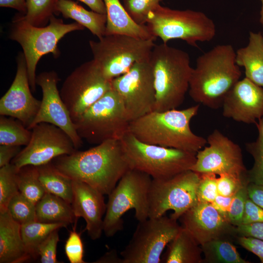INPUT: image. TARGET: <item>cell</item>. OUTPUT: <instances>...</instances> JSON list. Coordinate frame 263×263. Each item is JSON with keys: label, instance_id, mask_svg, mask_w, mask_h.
I'll return each instance as SVG.
<instances>
[{"label": "cell", "instance_id": "obj_1", "mask_svg": "<svg viewBox=\"0 0 263 263\" xmlns=\"http://www.w3.org/2000/svg\"><path fill=\"white\" fill-rule=\"evenodd\" d=\"M62 173L87 183L102 194L109 195L131 169L120 140H110L88 150H75L52 161Z\"/></svg>", "mask_w": 263, "mask_h": 263}, {"label": "cell", "instance_id": "obj_2", "mask_svg": "<svg viewBox=\"0 0 263 263\" xmlns=\"http://www.w3.org/2000/svg\"><path fill=\"white\" fill-rule=\"evenodd\" d=\"M241 75L233 46L218 45L197 58L189 80V95L197 103L218 109Z\"/></svg>", "mask_w": 263, "mask_h": 263}, {"label": "cell", "instance_id": "obj_3", "mask_svg": "<svg viewBox=\"0 0 263 263\" xmlns=\"http://www.w3.org/2000/svg\"><path fill=\"white\" fill-rule=\"evenodd\" d=\"M199 108L197 105L181 110L153 111L131 121L129 131L146 143L197 153L207 143L190 127Z\"/></svg>", "mask_w": 263, "mask_h": 263}, {"label": "cell", "instance_id": "obj_4", "mask_svg": "<svg viewBox=\"0 0 263 263\" xmlns=\"http://www.w3.org/2000/svg\"><path fill=\"white\" fill-rule=\"evenodd\" d=\"M149 62L156 91L154 111L176 109L183 102L189 89L193 68L188 54L167 43L155 44Z\"/></svg>", "mask_w": 263, "mask_h": 263}, {"label": "cell", "instance_id": "obj_5", "mask_svg": "<svg viewBox=\"0 0 263 263\" xmlns=\"http://www.w3.org/2000/svg\"><path fill=\"white\" fill-rule=\"evenodd\" d=\"M84 27L76 22L64 23L62 19L53 15L47 26H37L31 24L22 18L20 14L14 18L9 38L17 42L22 47L26 63L31 89L36 88V68L44 55L52 54L57 57L60 55L57 47L59 41L67 34L83 30Z\"/></svg>", "mask_w": 263, "mask_h": 263}, {"label": "cell", "instance_id": "obj_6", "mask_svg": "<svg viewBox=\"0 0 263 263\" xmlns=\"http://www.w3.org/2000/svg\"><path fill=\"white\" fill-rule=\"evenodd\" d=\"M120 141L131 169L152 179L172 177L190 169L196 161V153L146 143L129 131Z\"/></svg>", "mask_w": 263, "mask_h": 263}, {"label": "cell", "instance_id": "obj_7", "mask_svg": "<svg viewBox=\"0 0 263 263\" xmlns=\"http://www.w3.org/2000/svg\"><path fill=\"white\" fill-rule=\"evenodd\" d=\"M146 24L151 35L164 43L180 39L197 47V42L210 41L216 35L214 21L204 13L172 9L160 4L150 13Z\"/></svg>", "mask_w": 263, "mask_h": 263}, {"label": "cell", "instance_id": "obj_8", "mask_svg": "<svg viewBox=\"0 0 263 263\" xmlns=\"http://www.w3.org/2000/svg\"><path fill=\"white\" fill-rule=\"evenodd\" d=\"M152 178L148 174L130 169L108 195L103 220V232L113 236L123 228V216L133 209L138 221L149 218V194Z\"/></svg>", "mask_w": 263, "mask_h": 263}, {"label": "cell", "instance_id": "obj_9", "mask_svg": "<svg viewBox=\"0 0 263 263\" xmlns=\"http://www.w3.org/2000/svg\"><path fill=\"white\" fill-rule=\"evenodd\" d=\"M130 122L120 96L112 88L73 123L82 139L96 145L121 140L129 131Z\"/></svg>", "mask_w": 263, "mask_h": 263}, {"label": "cell", "instance_id": "obj_10", "mask_svg": "<svg viewBox=\"0 0 263 263\" xmlns=\"http://www.w3.org/2000/svg\"><path fill=\"white\" fill-rule=\"evenodd\" d=\"M155 39L112 34L89 43L93 59L104 76L111 81L127 73L134 63L149 60Z\"/></svg>", "mask_w": 263, "mask_h": 263}, {"label": "cell", "instance_id": "obj_11", "mask_svg": "<svg viewBox=\"0 0 263 263\" xmlns=\"http://www.w3.org/2000/svg\"><path fill=\"white\" fill-rule=\"evenodd\" d=\"M200 175L191 169L167 179H152L149 194V218L159 217L169 210L176 220L198 203Z\"/></svg>", "mask_w": 263, "mask_h": 263}, {"label": "cell", "instance_id": "obj_12", "mask_svg": "<svg viewBox=\"0 0 263 263\" xmlns=\"http://www.w3.org/2000/svg\"><path fill=\"white\" fill-rule=\"evenodd\" d=\"M181 228L177 220L165 215L139 221L120 252L123 263H161L163 251Z\"/></svg>", "mask_w": 263, "mask_h": 263}, {"label": "cell", "instance_id": "obj_13", "mask_svg": "<svg viewBox=\"0 0 263 263\" xmlns=\"http://www.w3.org/2000/svg\"><path fill=\"white\" fill-rule=\"evenodd\" d=\"M111 81L104 76L93 59L81 64L66 77L59 93L73 122L112 89Z\"/></svg>", "mask_w": 263, "mask_h": 263}, {"label": "cell", "instance_id": "obj_14", "mask_svg": "<svg viewBox=\"0 0 263 263\" xmlns=\"http://www.w3.org/2000/svg\"><path fill=\"white\" fill-rule=\"evenodd\" d=\"M111 83L123 102L130 122L154 111L156 91L149 60L134 63Z\"/></svg>", "mask_w": 263, "mask_h": 263}, {"label": "cell", "instance_id": "obj_15", "mask_svg": "<svg viewBox=\"0 0 263 263\" xmlns=\"http://www.w3.org/2000/svg\"><path fill=\"white\" fill-rule=\"evenodd\" d=\"M31 130L29 143L11 162L19 169L28 165H45L56 157L71 154L77 150L70 137L53 124L39 123Z\"/></svg>", "mask_w": 263, "mask_h": 263}, {"label": "cell", "instance_id": "obj_16", "mask_svg": "<svg viewBox=\"0 0 263 263\" xmlns=\"http://www.w3.org/2000/svg\"><path fill=\"white\" fill-rule=\"evenodd\" d=\"M208 146L196 154V161L190 169L198 173H224L244 175L247 172L240 147L215 130L207 139Z\"/></svg>", "mask_w": 263, "mask_h": 263}, {"label": "cell", "instance_id": "obj_17", "mask_svg": "<svg viewBox=\"0 0 263 263\" xmlns=\"http://www.w3.org/2000/svg\"><path fill=\"white\" fill-rule=\"evenodd\" d=\"M60 79L54 71L40 73L36 77V84L42 90V98L38 112L28 129L42 122L53 124L64 131L71 138L76 150L83 145L68 110L63 102L57 83Z\"/></svg>", "mask_w": 263, "mask_h": 263}, {"label": "cell", "instance_id": "obj_18", "mask_svg": "<svg viewBox=\"0 0 263 263\" xmlns=\"http://www.w3.org/2000/svg\"><path fill=\"white\" fill-rule=\"evenodd\" d=\"M23 53L17 57V71L10 88L0 99V115L13 117L29 128L39 109L41 100L32 94Z\"/></svg>", "mask_w": 263, "mask_h": 263}, {"label": "cell", "instance_id": "obj_19", "mask_svg": "<svg viewBox=\"0 0 263 263\" xmlns=\"http://www.w3.org/2000/svg\"><path fill=\"white\" fill-rule=\"evenodd\" d=\"M201 245L213 239L237 237L236 226L231 224L210 203L199 202L186 211L179 219Z\"/></svg>", "mask_w": 263, "mask_h": 263}, {"label": "cell", "instance_id": "obj_20", "mask_svg": "<svg viewBox=\"0 0 263 263\" xmlns=\"http://www.w3.org/2000/svg\"><path fill=\"white\" fill-rule=\"evenodd\" d=\"M223 114L246 124H256L263 116V87L248 78L239 80L225 96Z\"/></svg>", "mask_w": 263, "mask_h": 263}, {"label": "cell", "instance_id": "obj_21", "mask_svg": "<svg viewBox=\"0 0 263 263\" xmlns=\"http://www.w3.org/2000/svg\"><path fill=\"white\" fill-rule=\"evenodd\" d=\"M73 199L71 206L76 218L86 222L85 230L92 240L100 238L103 231V216L107 205L104 195L87 183L73 180Z\"/></svg>", "mask_w": 263, "mask_h": 263}, {"label": "cell", "instance_id": "obj_22", "mask_svg": "<svg viewBox=\"0 0 263 263\" xmlns=\"http://www.w3.org/2000/svg\"><path fill=\"white\" fill-rule=\"evenodd\" d=\"M21 225L8 211L0 213V263H20L31 259L25 247Z\"/></svg>", "mask_w": 263, "mask_h": 263}, {"label": "cell", "instance_id": "obj_23", "mask_svg": "<svg viewBox=\"0 0 263 263\" xmlns=\"http://www.w3.org/2000/svg\"><path fill=\"white\" fill-rule=\"evenodd\" d=\"M107 16L105 35L122 34L148 39L156 38L146 25L136 23L119 0H103Z\"/></svg>", "mask_w": 263, "mask_h": 263}, {"label": "cell", "instance_id": "obj_24", "mask_svg": "<svg viewBox=\"0 0 263 263\" xmlns=\"http://www.w3.org/2000/svg\"><path fill=\"white\" fill-rule=\"evenodd\" d=\"M236 62L244 67L245 77L263 87V35L249 33L248 44L236 52Z\"/></svg>", "mask_w": 263, "mask_h": 263}, {"label": "cell", "instance_id": "obj_25", "mask_svg": "<svg viewBox=\"0 0 263 263\" xmlns=\"http://www.w3.org/2000/svg\"><path fill=\"white\" fill-rule=\"evenodd\" d=\"M167 247L166 252L161 257V263H202L203 252L201 245L182 226Z\"/></svg>", "mask_w": 263, "mask_h": 263}, {"label": "cell", "instance_id": "obj_26", "mask_svg": "<svg viewBox=\"0 0 263 263\" xmlns=\"http://www.w3.org/2000/svg\"><path fill=\"white\" fill-rule=\"evenodd\" d=\"M56 12L61 13L64 18L74 20L98 38L105 35L106 14L88 11L71 0H58Z\"/></svg>", "mask_w": 263, "mask_h": 263}, {"label": "cell", "instance_id": "obj_27", "mask_svg": "<svg viewBox=\"0 0 263 263\" xmlns=\"http://www.w3.org/2000/svg\"><path fill=\"white\" fill-rule=\"evenodd\" d=\"M36 220L45 223H63L67 225L76 222L71 204L62 198L46 192L36 205Z\"/></svg>", "mask_w": 263, "mask_h": 263}, {"label": "cell", "instance_id": "obj_28", "mask_svg": "<svg viewBox=\"0 0 263 263\" xmlns=\"http://www.w3.org/2000/svg\"><path fill=\"white\" fill-rule=\"evenodd\" d=\"M39 179L45 192L58 196L71 204L73 180L60 172L52 162L38 167Z\"/></svg>", "mask_w": 263, "mask_h": 263}, {"label": "cell", "instance_id": "obj_29", "mask_svg": "<svg viewBox=\"0 0 263 263\" xmlns=\"http://www.w3.org/2000/svg\"><path fill=\"white\" fill-rule=\"evenodd\" d=\"M234 240L223 238L210 240L201 245L202 263H250L239 254Z\"/></svg>", "mask_w": 263, "mask_h": 263}, {"label": "cell", "instance_id": "obj_30", "mask_svg": "<svg viewBox=\"0 0 263 263\" xmlns=\"http://www.w3.org/2000/svg\"><path fill=\"white\" fill-rule=\"evenodd\" d=\"M67 226L63 223H45L37 221L21 225L22 240L31 259H37V253L39 245L52 232Z\"/></svg>", "mask_w": 263, "mask_h": 263}, {"label": "cell", "instance_id": "obj_31", "mask_svg": "<svg viewBox=\"0 0 263 263\" xmlns=\"http://www.w3.org/2000/svg\"><path fill=\"white\" fill-rule=\"evenodd\" d=\"M32 130L13 117L0 116V145L25 146L29 143Z\"/></svg>", "mask_w": 263, "mask_h": 263}, {"label": "cell", "instance_id": "obj_32", "mask_svg": "<svg viewBox=\"0 0 263 263\" xmlns=\"http://www.w3.org/2000/svg\"><path fill=\"white\" fill-rule=\"evenodd\" d=\"M18 183L19 191L35 205L46 193L39 179L37 166L28 165L19 169Z\"/></svg>", "mask_w": 263, "mask_h": 263}, {"label": "cell", "instance_id": "obj_33", "mask_svg": "<svg viewBox=\"0 0 263 263\" xmlns=\"http://www.w3.org/2000/svg\"><path fill=\"white\" fill-rule=\"evenodd\" d=\"M27 10L19 14L23 19L31 24L43 26L56 13L58 0H26Z\"/></svg>", "mask_w": 263, "mask_h": 263}, {"label": "cell", "instance_id": "obj_34", "mask_svg": "<svg viewBox=\"0 0 263 263\" xmlns=\"http://www.w3.org/2000/svg\"><path fill=\"white\" fill-rule=\"evenodd\" d=\"M255 124L258 137L255 141L245 144L247 151L254 160L252 168L247 170V178L249 183L263 186V116Z\"/></svg>", "mask_w": 263, "mask_h": 263}, {"label": "cell", "instance_id": "obj_35", "mask_svg": "<svg viewBox=\"0 0 263 263\" xmlns=\"http://www.w3.org/2000/svg\"><path fill=\"white\" fill-rule=\"evenodd\" d=\"M19 170L12 163L0 169V213L7 211L10 201L19 192L18 183Z\"/></svg>", "mask_w": 263, "mask_h": 263}, {"label": "cell", "instance_id": "obj_36", "mask_svg": "<svg viewBox=\"0 0 263 263\" xmlns=\"http://www.w3.org/2000/svg\"><path fill=\"white\" fill-rule=\"evenodd\" d=\"M7 211L12 218L21 225L37 221L36 205L19 191L10 201Z\"/></svg>", "mask_w": 263, "mask_h": 263}, {"label": "cell", "instance_id": "obj_37", "mask_svg": "<svg viewBox=\"0 0 263 263\" xmlns=\"http://www.w3.org/2000/svg\"><path fill=\"white\" fill-rule=\"evenodd\" d=\"M162 0H124V8L132 19L137 24L144 25L150 13Z\"/></svg>", "mask_w": 263, "mask_h": 263}, {"label": "cell", "instance_id": "obj_38", "mask_svg": "<svg viewBox=\"0 0 263 263\" xmlns=\"http://www.w3.org/2000/svg\"><path fill=\"white\" fill-rule=\"evenodd\" d=\"M249 183L247 172L244 175L222 174L217 180L218 194L224 196H234L241 188Z\"/></svg>", "mask_w": 263, "mask_h": 263}, {"label": "cell", "instance_id": "obj_39", "mask_svg": "<svg viewBox=\"0 0 263 263\" xmlns=\"http://www.w3.org/2000/svg\"><path fill=\"white\" fill-rule=\"evenodd\" d=\"M200 181L197 189L198 202L211 203L218 195L216 175L199 173Z\"/></svg>", "mask_w": 263, "mask_h": 263}, {"label": "cell", "instance_id": "obj_40", "mask_svg": "<svg viewBox=\"0 0 263 263\" xmlns=\"http://www.w3.org/2000/svg\"><path fill=\"white\" fill-rule=\"evenodd\" d=\"M58 229L52 232L47 238L39 245L37 250V258L41 263H58L57 260V245L59 241Z\"/></svg>", "mask_w": 263, "mask_h": 263}, {"label": "cell", "instance_id": "obj_41", "mask_svg": "<svg viewBox=\"0 0 263 263\" xmlns=\"http://www.w3.org/2000/svg\"><path fill=\"white\" fill-rule=\"evenodd\" d=\"M248 185L241 188L233 196L231 201L228 215V221L231 224L235 226H239L242 224L245 204L248 198Z\"/></svg>", "mask_w": 263, "mask_h": 263}, {"label": "cell", "instance_id": "obj_42", "mask_svg": "<svg viewBox=\"0 0 263 263\" xmlns=\"http://www.w3.org/2000/svg\"><path fill=\"white\" fill-rule=\"evenodd\" d=\"M65 254L71 263H85L83 260L84 246L80 234L75 229L70 231L64 245Z\"/></svg>", "mask_w": 263, "mask_h": 263}, {"label": "cell", "instance_id": "obj_43", "mask_svg": "<svg viewBox=\"0 0 263 263\" xmlns=\"http://www.w3.org/2000/svg\"><path fill=\"white\" fill-rule=\"evenodd\" d=\"M256 223H263V208L248 197L245 204L242 225Z\"/></svg>", "mask_w": 263, "mask_h": 263}, {"label": "cell", "instance_id": "obj_44", "mask_svg": "<svg viewBox=\"0 0 263 263\" xmlns=\"http://www.w3.org/2000/svg\"><path fill=\"white\" fill-rule=\"evenodd\" d=\"M235 242L258 256L263 263V240L252 237L237 236Z\"/></svg>", "mask_w": 263, "mask_h": 263}, {"label": "cell", "instance_id": "obj_45", "mask_svg": "<svg viewBox=\"0 0 263 263\" xmlns=\"http://www.w3.org/2000/svg\"><path fill=\"white\" fill-rule=\"evenodd\" d=\"M237 236L252 237L263 240V223L241 225L236 226Z\"/></svg>", "mask_w": 263, "mask_h": 263}, {"label": "cell", "instance_id": "obj_46", "mask_svg": "<svg viewBox=\"0 0 263 263\" xmlns=\"http://www.w3.org/2000/svg\"><path fill=\"white\" fill-rule=\"evenodd\" d=\"M21 150V146L0 145V168L10 164Z\"/></svg>", "mask_w": 263, "mask_h": 263}, {"label": "cell", "instance_id": "obj_47", "mask_svg": "<svg viewBox=\"0 0 263 263\" xmlns=\"http://www.w3.org/2000/svg\"><path fill=\"white\" fill-rule=\"evenodd\" d=\"M233 196H224L219 194L211 203L219 212L228 220V215ZM229 222V221H228Z\"/></svg>", "mask_w": 263, "mask_h": 263}, {"label": "cell", "instance_id": "obj_48", "mask_svg": "<svg viewBox=\"0 0 263 263\" xmlns=\"http://www.w3.org/2000/svg\"><path fill=\"white\" fill-rule=\"evenodd\" d=\"M249 198L263 208V186L250 183L247 185Z\"/></svg>", "mask_w": 263, "mask_h": 263}, {"label": "cell", "instance_id": "obj_49", "mask_svg": "<svg viewBox=\"0 0 263 263\" xmlns=\"http://www.w3.org/2000/svg\"><path fill=\"white\" fill-rule=\"evenodd\" d=\"M0 6L16 9L22 15L25 14L27 10L26 0H0Z\"/></svg>", "mask_w": 263, "mask_h": 263}, {"label": "cell", "instance_id": "obj_50", "mask_svg": "<svg viewBox=\"0 0 263 263\" xmlns=\"http://www.w3.org/2000/svg\"><path fill=\"white\" fill-rule=\"evenodd\" d=\"M85 4L93 11L106 14L105 5L103 0H78Z\"/></svg>", "mask_w": 263, "mask_h": 263}, {"label": "cell", "instance_id": "obj_51", "mask_svg": "<svg viewBox=\"0 0 263 263\" xmlns=\"http://www.w3.org/2000/svg\"><path fill=\"white\" fill-rule=\"evenodd\" d=\"M94 263H123V259L121 257L119 258L116 251L113 249L106 253Z\"/></svg>", "mask_w": 263, "mask_h": 263}, {"label": "cell", "instance_id": "obj_52", "mask_svg": "<svg viewBox=\"0 0 263 263\" xmlns=\"http://www.w3.org/2000/svg\"><path fill=\"white\" fill-rule=\"evenodd\" d=\"M261 2V9L260 12V21L261 23L262 27H263V0H259Z\"/></svg>", "mask_w": 263, "mask_h": 263}]
</instances>
